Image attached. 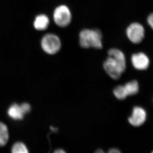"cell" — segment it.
<instances>
[{"instance_id": "cell-10", "label": "cell", "mask_w": 153, "mask_h": 153, "mask_svg": "<svg viewBox=\"0 0 153 153\" xmlns=\"http://www.w3.org/2000/svg\"><path fill=\"white\" fill-rule=\"evenodd\" d=\"M49 24L48 17L45 15H40L36 17L34 22V27L36 30L43 31L48 28Z\"/></svg>"}, {"instance_id": "cell-16", "label": "cell", "mask_w": 153, "mask_h": 153, "mask_svg": "<svg viewBox=\"0 0 153 153\" xmlns=\"http://www.w3.org/2000/svg\"><path fill=\"white\" fill-rule=\"evenodd\" d=\"M109 153H120L121 152L118 149L116 148H112L109 150L108 152Z\"/></svg>"}, {"instance_id": "cell-17", "label": "cell", "mask_w": 153, "mask_h": 153, "mask_svg": "<svg viewBox=\"0 0 153 153\" xmlns=\"http://www.w3.org/2000/svg\"><path fill=\"white\" fill-rule=\"evenodd\" d=\"M55 153H65L66 152H65L63 150L61 149H57L55 152Z\"/></svg>"}, {"instance_id": "cell-18", "label": "cell", "mask_w": 153, "mask_h": 153, "mask_svg": "<svg viewBox=\"0 0 153 153\" xmlns=\"http://www.w3.org/2000/svg\"><path fill=\"white\" fill-rule=\"evenodd\" d=\"M97 153H104V152L101 149H98L96 152Z\"/></svg>"}, {"instance_id": "cell-9", "label": "cell", "mask_w": 153, "mask_h": 153, "mask_svg": "<svg viewBox=\"0 0 153 153\" xmlns=\"http://www.w3.org/2000/svg\"><path fill=\"white\" fill-rule=\"evenodd\" d=\"M108 56L112 57L122 68L124 71L126 69V57L123 52L119 49L112 48L109 49L108 52Z\"/></svg>"}, {"instance_id": "cell-13", "label": "cell", "mask_w": 153, "mask_h": 153, "mask_svg": "<svg viewBox=\"0 0 153 153\" xmlns=\"http://www.w3.org/2000/svg\"><path fill=\"white\" fill-rule=\"evenodd\" d=\"M113 93L116 98L120 100L125 99L128 96L123 85H120L115 88Z\"/></svg>"}, {"instance_id": "cell-15", "label": "cell", "mask_w": 153, "mask_h": 153, "mask_svg": "<svg viewBox=\"0 0 153 153\" xmlns=\"http://www.w3.org/2000/svg\"><path fill=\"white\" fill-rule=\"evenodd\" d=\"M148 24L153 30V13L150 14L147 19Z\"/></svg>"}, {"instance_id": "cell-6", "label": "cell", "mask_w": 153, "mask_h": 153, "mask_svg": "<svg viewBox=\"0 0 153 153\" xmlns=\"http://www.w3.org/2000/svg\"><path fill=\"white\" fill-rule=\"evenodd\" d=\"M103 66L107 73L113 79H119L122 73L124 72L119 64L110 56L105 61Z\"/></svg>"}, {"instance_id": "cell-3", "label": "cell", "mask_w": 153, "mask_h": 153, "mask_svg": "<svg viewBox=\"0 0 153 153\" xmlns=\"http://www.w3.org/2000/svg\"><path fill=\"white\" fill-rule=\"evenodd\" d=\"M53 18L57 26L60 27H65L71 23L72 16L68 7L65 5H62L55 9Z\"/></svg>"}, {"instance_id": "cell-8", "label": "cell", "mask_w": 153, "mask_h": 153, "mask_svg": "<svg viewBox=\"0 0 153 153\" xmlns=\"http://www.w3.org/2000/svg\"><path fill=\"white\" fill-rule=\"evenodd\" d=\"M131 62L135 68L140 70H146L149 65V60L144 53L140 52L132 55Z\"/></svg>"}, {"instance_id": "cell-2", "label": "cell", "mask_w": 153, "mask_h": 153, "mask_svg": "<svg viewBox=\"0 0 153 153\" xmlns=\"http://www.w3.org/2000/svg\"><path fill=\"white\" fill-rule=\"evenodd\" d=\"M41 46L47 54L54 55L61 49V41L59 37L55 34H47L42 38Z\"/></svg>"}, {"instance_id": "cell-7", "label": "cell", "mask_w": 153, "mask_h": 153, "mask_svg": "<svg viewBox=\"0 0 153 153\" xmlns=\"http://www.w3.org/2000/svg\"><path fill=\"white\" fill-rule=\"evenodd\" d=\"M146 119V113L143 108L140 107L134 108L131 116L129 117V123L134 126H140L144 123Z\"/></svg>"}, {"instance_id": "cell-14", "label": "cell", "mask_w": 153, "mask_h": 153, "mask_svg": "<svg viewBox=\"0 0 153 153\" xmlns=\"http://www.w3.org/2000/svg\"><path fill=\"white\" fill-rule=\"evenodd\" d=\"M12 152L13 153H27L29 152L25 144L22 142L15 143L12 148Z\"/></svg>"}, {"instance_id": "cell-5", "label": "cell", "mask_w": 153, "mask_h": 153, "mask_svg": "<svg viewBox=\"0 0 153 153\" xmlns=\"http://www.w3.org/2000/svg\"><path fill=\"white\" fill-rule=\"evenodd\" d=\"M126 34L128 39L132 43L139 44L144 38V28L139 23H133L127 29Z\"/></svg>"}, {"instance_id": "cell-11", "label": "cell", "mask_w": 153, "mask_h": 153, "mask_svg": "<svg viewBox=\"0 0 153 153\" xmlns=\"http://www.w3.org/2000/svg\"><path fill=\"white\" fill-rule=\"evenodd\" d=\"M8 129L4 123L0 122V147L5 146L8 141Z\"/></svg>"}, {"instance_id": "cell-12", "label": "cell", "mask_w": 153, "mask_h": 153, "mask_svg": "<svg viewBox=\"0 0 153 153\" xmlns=\"http://www.w3.org/2000/svg\"><path fill=\"white\" fill-rule=\"evenodd\" d=\"M128 96L135 95L139 91V84L136 80H133L124 85Z\"/></svg>"}, {"instance_id": "cell-4", "label": "cell", "mask_w": 153, "mask_h": 153, "mask_svg": "<svg viewBox=\"0 0 153 153\" xmlns=\"http://www.w3.org/2000/svg\"><path fill=\"white\" fill-rule=\"evenodd\" d=\"M31 110V105L27 102H24L20 105L14 103L8 110V114L15 120H22L25 115L30 112Z\"/></svg>"}, {"instance_id": "cell-1", "label": "cell", "mask_w": 153, "mask_h": 153, "mask_svg": "<svg viewBox=\"0 0 153 153\" xmlns=\"http://www.w3.org/2000/svg\"><path fill=\"white\" fill-rule=\"evenodd\" d=\"M79 44L85 49L102 48V34L99 29H85L81 30L79 34Z\"/></svg>"}, {"instance_id": "cell-19", "label": "cell", "mask_w": 153, "mask_h": 153, "mask_svg": "<svg viewBox=\"0 0 153 153\" xmlns=\"http://www.w3.org/2000/svg\"></svg>"}]
</instances>
